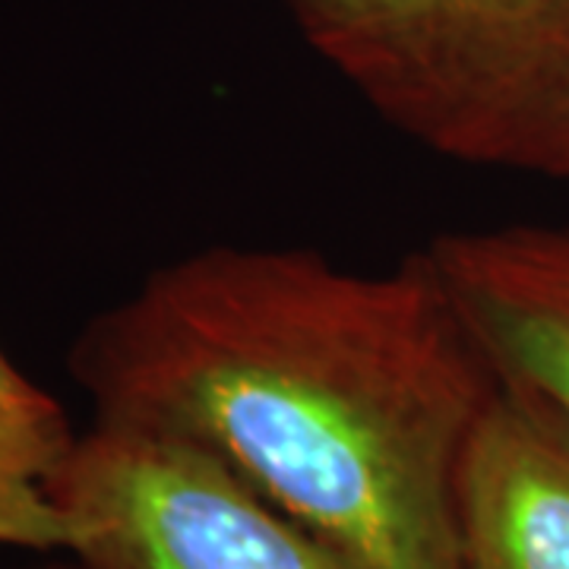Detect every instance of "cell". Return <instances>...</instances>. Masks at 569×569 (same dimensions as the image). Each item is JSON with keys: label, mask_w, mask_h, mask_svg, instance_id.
Wrapping results in <instances>:
<instances>
[{"label": "cell", "mask_w": 569, "mask_h": 569, "mask_svg": "<svg viewBox=\"0 0 569 569\" xmlns=\"http://www.w3.org/2000/svg\"><path fill=\"white\" fill-rule=\"evenodd\" d=\"M20 569H89L86 563H80L77 557L67 553V560H41V563H32V567H20Z\"/></svg>", "instance_id": "7"}, {"label": "cell", "mask_w": 569, "mask_h": 569, "mask_svg": "<svg viewBox=\"0 0 569 569\" xmlns=\"http://www.w3.org/2000/svg\"><path fill=\"white\" fill-rule=\"evenodd\" d=\"M462 569H569V418L503 383L468 437L456 485Z\"/></svg>", "instance_id": "5"}, {"label": "cell", "mask_w": 569, "mask_h": 569, "mask_svg": "<svg viewBox=\"0 0 569 569\" xmlns=\"http://www.w3.org/2000/svg\"><path fill=\"white\" fill-rule=\"evenodd\" d=\"M421 253L493 373L569 418V224L447 231Z\"/></svg>", "instance_id": "4"}, {"label": "cell", "mask_w": 569, "mask_h": 569, "mask_svg": "<svg viewBox=\"0 0 569 569\" xmlns=\"http://www.w3.org/2000/svg\"><path fill=\"white\" fill-rule=\"evenodd\" d=\"M89 569H355L231 468L162 433L92 425L58 475Z\"/></svg>", "instance_id": "3"}, {"label": "cell", "mask_w": 569, "mask_h": 569, "mask_svg": "<svg viewBox=\"0 0 569 569\" xmlns=\"http://www.w3.org/2000/svg\"><path fill=\"white\" fill-rule=\"evenodd\" d=\"M92 425L231 468L355 569H462L456 485L500 377L415 250L387 272L212 244L82 326Z\"/></svg>", "instance_id": "1"}, {"label": "cell", "mask_w": 569, "mask_h": 569, "mask_svg": "<svg viewBox=\"0 0 569 569\" xmlns=\"http://www.w3.org/2000/svg\"><path fill=\"white\" fill-rule=\"evenodd\" d=\"M288 13L427 152L569 181V0H288Z\"/></svg>", "instance_id": "2"}, {"label": "cell", "mask_w": 569, "mask_h": 569, "mask_svg": "<svg viewBox=\"0 0 569 569\" xmlns=\"http://www.w3.org/2000/svg\"><path fill=\"white\" fill-rule=\"evenodd\" d=\"M77 440L67 408L0 346V548L67 553L54 485Z\"/></svg>", "instance_id": "6"}]
</instances>
